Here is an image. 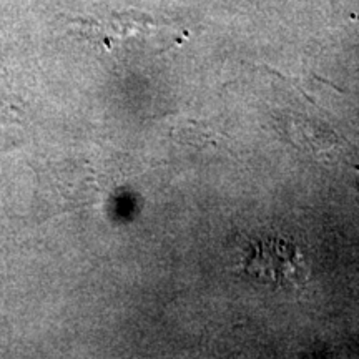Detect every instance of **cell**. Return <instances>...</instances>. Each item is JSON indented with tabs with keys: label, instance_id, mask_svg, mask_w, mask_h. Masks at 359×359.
Here are the masks:
<instances>
[{
	"label": "cell",
	"instance_id": "6da1fadb",
	"mask_svg": "<svg viewBox=\"0 0 359 359\" xmlns=\"http://www.w3.org/2000/svg\"><path fill=\"white\" fill-rule=\"evenodd\" d=\"M245 273L273 288L302 286L309 278V264L299 246L278 235L253 241L246 250Z\"/></svg>",
	"mask_w": 359,
	"mask_h": 359
}]
</instances>
